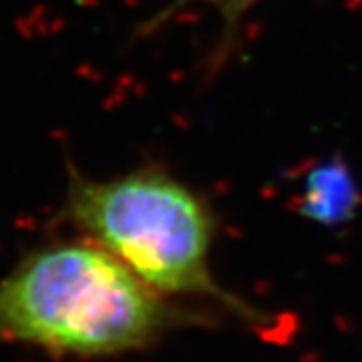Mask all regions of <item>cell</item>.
<instances>
[{
    "label": "cell",
    "instance_id": "4",
    "mask_svg": "<svg viewBox=\"0 0 362 362\" xmlns=\"http://www.w3.org/2000/svg\"><path fill=\"white\" fill-rule=\"evenodd\" d=\"M258 2L259 0H173L171 4H167L165 8H161L147 24H143V32L157 30L161 24L169 22L179 10H183L187 6H209V8H215L221 14V18L225 20V24L234 26Z\"/></svg>",
    "mask_w": 362,
    "mask_h": 362
},
{
    "label": "cell",
    "instance_id": "2",
    "mask_svg": "<svg viewBox=\"0 0 362 362\" xmlns=\"http://www.w3.org/2000/svg\"><path fill=\"white\" fill-rule=\"evenodd\" d=\"M62 219L167 298L202 296L261 318L211 274L215 217L206 200L159 167L93 179L69 167Z\"/></svg>",
    "mask_w": 362,
    "mask_h": 362
},
{
    "label": "cell",
    "instance_id": "3",
    "mask_svg": "<svg viewBox=\"0 0 362 362\" xmlns=\"http://www.w3.org/2000/svg\"><path fill=\"white\" fill-rule=\"evenodd\" d=\"M308 213L318 219L336 221L352 204V189L348 183H342L340 173L322 171L316 181L310 183V191L306 195Z\"/></svg>",
    "mask_w": 362,
    "mask_h": 362
},
{
    "label": "cell",
    "instance_id": "1",
    "mask_svg": "<svg viewBox=\"0 0 362 362\" xmlns=\"http://www.w3.org/2000/svg\"><path fill=\"white\" fill-rule=\"evenodd\" d=\"M198 320L83 236L30 250L0 278V344L52 356L131 354Z\"/></svg>",
    "mask_w": 362,
    "mask_h": 362
}]
</instances>
